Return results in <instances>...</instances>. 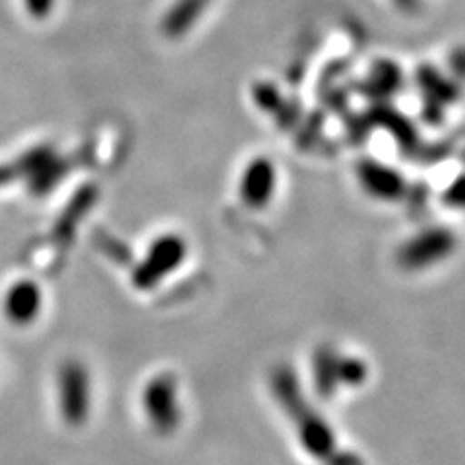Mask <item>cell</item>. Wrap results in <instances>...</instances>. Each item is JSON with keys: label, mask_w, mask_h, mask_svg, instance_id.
Here are the masks:
<instances>
[{"label": "cell", "mask_w": 465, "mask_h": 465, "mask_svg": "<svg viewBox=\"0 0 465 465\" xmlns=\"http://www.w3.org/2000/svg\"><path fill=\"white\" fill-rule=\"evenodd\" d=\"M448 68H450V76H452L458 84L465 82V47H456L448 54Z\"/></svg>", "instance_id": "14"}, {"label": "cell", "mask_w": 465, "mask_h": 465, "mask_svg": "<svg viewBox=\"0 0 465 465\" xmlns=\"http://www.w3.org/2000/svg\"><path fill=\"white\" fill-rule=\"evenodd\" d=\"M58 415L70 429L84 427L92 415V376L78 359L64 361L56 372Z\"/></svg>", "instance_id": "2"}, {"label": "cell", "mask_w": 465, "mask_h": 465, "mask_svg": "<svg viewBox=\"0 0 465 465\" xmlns=\"http://www.w3.org/2000/svg\"><path fill=\"white\" fill-rule=\"evenodd\" d=\"M461 159H463V163H465V152H463V153H461Z\"/></svg>", "instance_id": "16"}, {"label": "cell", "mask_w": 465, "mask_h": 465, "mask_svg": "<svg viewBox=\"0 0 465 465\" xmlns=\"http://www.w3.org/2000/svg\"><path fill=\"white\" fill-rule=\"evenodd\" d=\"M403 85V70L394 61H378L371 70V90L381 99L396 95Z\"/></svg>", "instance_id": "11"}, {"label": "cell", "mask_w": 465, "mask_h": 465, "mask_svg": "<svg viewBox=\"0 0 465 465\" xmlns=\"http://www.w3.org/2000/svg\"><path fill=\"white\" fill-rule=\"evenodd\" d=\"M396 5H398L400 8H403V10L413 12V10H417V6H419V0H396Z\"/></svg>", "instance_id": "15"}, {"label": "cell", "mask_w": 465, "mask_h": 465, "mask_svg": "<svg viewBox=\"0 0 465 465\" xmlns=\"http://www.w3.org/2000/svg\"><path fill=\"white\" fill-rule=\"evenodd\" d=\"M357 174L362 188L376 200L396 202L407 194V181L403 174L376 159H362L357 167Z\"/></svg>", "instance_id": "7"}, {"label": "cell", "mask_w": 465, "mask_h": 465, "mask_svg": "<svg viewBox=\"0 0 465 465\" xmlns=\"http://www.w3.org/2000/svg\"><path fill=\"white\" fill-rule=\"evenodd\" d=\"M142 410L145 420L159 436H169L183 423L179 382L171 372H159L142 390Z\"/></svg>", "instance_id": "3"}, {"label": "cell", "mask_w": 465, "mask_h": 465, "mask_svg": "<svg viewBox=\"0 0 465 465\" xmlns=\"http://www.w3.org/2000/svg\"><path fill=\"white\" fill-rule=\"evenodd\" d=\"M372 119L381 126H384L388 133L396 138V142L401 145L403 150H413L419 143V134H417L413 123L407 119L405 114L396 111L394 107L378 105L372 111Z\"/></svg>", "instance_id": "10"}, {"label": "cell", "mask_w": 465, "mask_h": 465, "mask_svg": "<svg viewBox=\"0 0 465 465\" xmlns=\"http://www.w3.org/2000/svg\"><path fill=\"white\" fill-rule=\"evenodd\" d=\"M415 84L420 90V95L432 104H439L442 107L454 105L456 101L461 97V87L452 78L446 76L432 64H420L415 72Z\"/></svg>", "instance_id": "8"}, {"label": "cell", "mask_w": 465, "mask_h": 465, "mask_svg": "<svg viewBox=\"0 0 465 465\" xmlns=\"http://www.w3.org/2000/svg\"><path fill=\"white\" fill-rule=\"evenodd\" d=\"M456 246L458 239L452 229L429 227L400 246L396 262L407 272H423L452 256Z\"/></svg>", "instance_id": "4"}, {"label": "cell", "mask_w": 465, "mask_h": 465, "mask_svg": "<svg viewBox=\"0 0 465 465\" xmlns=\"http://www.w3.org/2000/svg\"><path fill=\"white\" fill-rule=\"evenodd\" d=\"M45 297L37 282L18 280L14 282L3 297V312L10 324L25 328L35 324L41 312Z\"/></svg>", "instance_id": "6"}, {"label": "cell", "mask_w": 465, "mask_h": 465, "mask_svg": "<svg viewBox=\"0 0 465 465\" xmlns=\"http://www.w3.org/2000/svg\"><path fill=\"white\" fill-rule=\"evenodd\" d=\"M442 203L446 208L465 210V173L458 174V177L450 183V186L442 194Z\"/></svg>", "instance_id": "13"}, {"label": "cell", "mask_w": 465, "mask_h": 465, "mask_svg": "<svg viewBox=\"0 0 465 465\" xmlns=\"http://www.w3.org/2000/svg\"><path fill=\"white\" fill-rule=\"evenodd\" d=\"M367 365L357 357L340 355V382L341 386H359L367 381Z\"/></svg>", "instance_id": "12"}, {"label": "cell", "mask_w": 465, "mask_h": 465, "mask_svg": "<svg viewBox=\"0 0 465 465\" xmlns=\"http://www.w3.org/2000/svg\"><path fill=\"white\" fill-rule=\"evenodd\" d=\"M184 258V246L177 239L157 241L142 264L133 273V283L140 291L153 289L162 283L165 275L173 273L181 266Z\"/></svg>", "instance_id": "5"}, {"label": "cell", "mask_w": 465, "mask_h": 465, "mask_svg": "<svg viewBox=\"0 0 465 465\" xmlns=\"http://www.w3.org/2000/svg\"><path fill=\"white\" fill-rule=\"evenodd\" d=\"M272 391L282 405V410L295 423L299 442L304 448V452L320 461H328L338 452L336 432H333L328 420L322 415H318L307 403L299 376L293 372V369L282 365L273 371Z\"/></svg>", "instance_id": "1"}, {"label": "cell", "mask_w": 465, "mask_h": 465, "mask_svg": "<svg viewBox=\"0 0 465 465\" xmlns=\"http://www.w3.org/2000/svg\"><path fill=\"white\" fill-rule=\"evenodd\" d=\"M314 388L322 398H331L340 390V353L331 347H320L314 353Z\"/></svg>", "instance_id": "9"}]
</instances>
